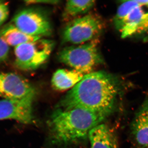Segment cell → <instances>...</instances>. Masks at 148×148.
Instances as JSON below:
<instances>
[{
    "label": "cell",
    "instance_id": "6da1fadb",
    "mask_svg": "<svg viewBox=\"0 0 148 148\" xmlns=\"http://www.w3.org/2000/svg\"><path fill=\"white\" fill-rule=\"evenodd\" d=\"M119 87L112 76L103 71L92 72L69 90L61 102V109L80 108L106 117L115 109Z\"/></svg>",
    "mask_w": 148,
    "mask_h": 148
},
{
    "label": "cell",
    "instance_id": "7a4b0ae2",
    "mask_svg": "<svg viewBox=\"0 0 148 148\" xmlns=\"http://www.w3.org/2000/svg\"><path fill=\"white\" fill-rule=\"evenodd\" d=\"M106 118L80 108L58 109L51 116L49 126L54 143H76L87 138L90 130Z\"/></svg>",
    "mask_w": 148,
    "mask_h": 148
},
{
    "label": "cell",
    "instance_id": "3957f363",
    "mask_svg": "<svg viewBox=\"0 0 148 148\" xmlns=\"http://www.w3.org/2000/svg\"><path fill=\"white\" fill-rule=\"evenodd\" d=\"M123 38L148 32V0L122 1L114 18Z\"/></svg>",
    "mask_w": 148,
    "mask_h": 148
},
{
    "label": "cell",
    "instance_id": "277c9868",
    "mask_svg": "<svg viewBox=\"0 0 148 148\" xmlns=\"http://www.w3.org/2000/svg\"><path fill=\"white\" fill-rule=\"evenodd\" d=\"M58 58L61 63L85 75L93 72L103 62L95 39L77 46L64 48L58 53Z\"/></svg>",
    "mask_w": 148,
    "mask_h": 148
},
{
    "label": "cell",
    "instance_id": "5b68a950",
    "mask_svg": "<svg viewBox=\"0 0 148 148\" xmlns=\"http://www.w3.org/2000/svg\"><path fill=\"white\" fill-rule=\"evenodd\" d=\"M55 43L52 40L42 38L14 47V64L23 71H32L39 68L51 54Z\"/></svg>",
    "mask_w": 148,
    "mask_h": 148
},
{
    "label": "cell",
    "instance_id": "8992f818",
    "mask_svg": "<svg viewBox=\"0 0 148 148\" xmlns=\"http://www.w3.org/2000/svg\"><path fill=\"white\" fill-rule=\"evenodd\" d=\"M102 20L95 14L75 18L69 22L63 30V42L81 45L95 39L103 29Z\"/></svg>",
    "mask_w": 148,
    "mask_h": 148
},
{
    "label": "cell",
    "instance_id": "52a82bcc",
    "mask_svg": "<svg viewBox=\"0 0 148 148\" xmlns=\"http://www.w3.org/2000/svg\"><path fill=\"white\" fill-rule=\"evenodd\" d=\"M36 88L28 80L13 73L0 71V97L33 103L37 94Z\"/></svg>",
    "mask_w": 148,
    "mask_h": 148
},
{
    "label": "cell",
    "instance_id": "ba28073f",
    "mask_svg": "<svg viewBox=\"0 0 148 148\" xmlns=\"http://www.w3.org/2000/svg\"><path fill=\"white\" fill-rule=\"evenodd\" d=\"M12 21L14 26L30 36L42 38L50 36L52 33L49 18L39 10H23L15 15Z\"/></svg>",
    "mask_w": 148,
    "mask_h": 148
},
{
    "label": "cell",
    "instance_id": "9c48e42d",
    "mask_svg": "<svg viewBox=\"0 0 148 148\" xmlns=\"http://www.w3.org/2000/svg\"><path fill=\"white\" fill-rule=\"evenodd\" d=\"M33 103L12 99L0 100V120L12 119L24 124L34 122Z\"/></svg>",
    "mask_w": 148,
    "mask_h": 148
},
{
    "label": "cell",
    "instance_id": "30bf717a",
    "mask_svg": "<svg viewBox=\"0 0 148 148\" xmlns=\"http://www.w3.org/2000/svg\"><path fill=\"white\" fill-rule=\"evenodd\" d=\"M132 136L140 148H148V98L140 106L132 121Z\"/></svg>",
    "mask_w": 148,
    "mask_h": 148
},
{
    "label": "cell",
    "instance_id": "8fae6325",
    "mask_svg": "<svg viewBox=\"0 0 148 148\" xmlns=\"http://www.w3.org/2000/svg\"><path fill=\"white\" fill-rule=\"evenodd\" d=\"M84 74L77 70L60 69L53 73L51 86L53 89L62 91L73 88L84 76Z\"/></svg>",
    "mask_w": 148,
    "mask_h": 148
},
{
    "label": "cell",
    "instance_id": "7c38bea8",
    "mask_svg": "<svg viewBox=\"0 0 148 148\" xmlns=\"http://www.w3.org/2000/svg\"><path fill=\"white\" fill-rule=\"evenodd\" d=\"M88 138L90 148H113L114 137L108 126L101 123L90 130Z\"/></svg>",
    "mask_w": 148,
    "mask_h": 148
},
{
    "label": "cell",
    "instance_id": "4fadbf2b",
    "mask_svg": "<svg viewBox=\"0 0 148 148\" xmlns=\"http://www.w3.org/2000/svg\"><path fill=\"white\" fill-rule=\"evenodd\" d=\"M0 34L9 46H16L42 38L22 32L13 24H9L0 31Z\"/></svg>",
    "mask_w": 148,
    "mask_h": 148
},
{
    "label": "cell",
    "instance_id": "5bb4252c",
    "mask_svg": "<svg viewBox=\"0 0 148 148\" xmlns=\"http://www.w3.org/2000/svg\"><path fill=\"white\" fill-rule=\"evenodd\" d=\"M95 1H69L66 3L64 9L65 17H74L86 13L94 6Z\"/></svg>",
    "mask_w": 148,
    "mask_h": 148
},
{
    "label": "cell",
    "instance_id": "9a60e30c",
    "mask_svg": "<svg viewBox=\"0 0 148 148\" xmlns=\"http://www.w3.org/2000/svg\"><path fill=\"white\" fill-rule=\"evenodd\" d=\"M10 47L0 34V64L8 59L9 54Z\"/></svg>",
    "mask_w": 148,
    "mask_h": 148
},
{
    "label": "cell",
    "instance_id": "2e32d148",
    "mask_svg": "<svg viewBox=\"0 0 148 148\" xmlns=\"http://www.w3.org/2000/svg\"><path fill=\"white\" fill-rule=\"evenodd\" d=\"M9 10L8 5L3 1L0 3V26L4 23L8 18Z\"/></svg>",
    "mask_w": 148,
    "mask_h": 148
},
{
    "label": "cell",
    "instance_id": "e0dca14e",
    "mask_svg": "<svg viewBox=\"0 0 148 148\" xmlns=\"http://www.w3.org/2000/svg\"><path fill=\"white\" fill-rule=\"evenodd\" d=\"M25 3L27 5L34 4H45L56 5L59 3L60 1H55V0H43V1H36V0H31V1H25Z\"/></svg>",
    "mask_w": 148,
    "mask_h": 148
},
{
    "label": "cell",
    "instance_id": "ac0fdd59",
    "mask_svg": "<svg viewBox=\"0 0 148 148\" xmlns=\"http://www.w3.org/2000/svg\"><path fill=\"white\" fill-rule=\"evenodd\" d=\"M113 148H118L117 144V142L115 138H114L113 139Z\"/></svg>",
    "mask_w": 148,
    "mask_h": 148
},
{
    "label": "cell",
    "instance_id": "d6986e66",
    "mask_svg": "<svg viewBox=\"0 0 148 148\" xmlns=\"http://www.w3.org/2000/svg\"><path fill=\"white\" fill-rule=\"evenodd\" d=\"M3 1H0V3H2V2Z\"/></svg>",
    "mask_w": 148,
    "mask_h": 148
}]
</instances>
